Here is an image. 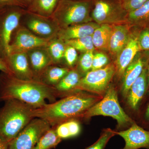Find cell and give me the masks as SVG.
I'll list each match as a JSON object with an SVG mask.
<instances>
[{
  "mask_svg": "<svg viewBox=\"0 0 149 149\" xmlns=\"http://www.w3.org/2000/svg\"><path fill=\"white\" fill-rule=\"evenodd\" d=\"M23 26L38 37L50 40L57 37L60 30L50 17L41 16L26 10L21 19Z\"/></svg>",
  "mask_w": 149,
  "mask_h": 149,
  "instance_id": "obj_10",
  "label": "cell"
},
{
  "mask_svg": "<svg viewBox=\"0 0 149 149\" xmlns=\"http://www.w3.org/2000/svg\"><path fill=\"white\" fill-rule=\"evenodd\" d=\"M66 122L69 128L70 137L72 138L78 136L81 131V127L79 121L76 119H73Z\"/></svg>",
  "mask_w": 149,
  "mask_h": 149,
  "instance_id": "obj_34",
  "label": "cell"
},
{
  "mask_svg": "<svg viewBox=\"0 0 149 149\" xmlns=\"http://www.w3.org/2000/svg\"><path fill=\"white\" fill-rule=\"evenodd\" d=\"M133 28L128 24L113 25L108 51L115 60L130 39Z\"/></svg>",
  "mask_w": 149,
  "mask_h": 149,
  "instance_id": "obj_16",
  "label": "cell"
},
{
  "mask_svg": "<svg viewBox=\"0 0 149 149\" xmlns=\"http://www.w3.org/2000/svg\"><path fill=\"white\" fill-rule=\"evenodd\" d=\"M114 63H111L101 69L91 70L82 77L76 91H85L97 95L105 94L115 74Z\"/></svg>",
  "mask_w": 149,
  "mask_h": 149,
  "instance_id": "obj_7",
  "label": "cell"
},
{
  "mask_svg": "<svg viewBox=\"0 0 149 149\" xmlns=\"http://www.w3.org/2000/svg\"><path fill=\"white\" fill-rule=\"evenodd\" d=\"M69 68L52 65L48 67L39 80L49 86L54 87L70 70Z\"/></svg>",
  "mask_w": 149,
  "mask_h": 149,
  "instance_id": "obj_23",
  "label": "cell"
},
{
  "mask_svg": "<svg viewBox=\"0 0 149 149\" xmlns=\"http://www.w3.org/2000/svg\"><path fill=\"white\" fill-rule=\"evenodd\" d=\"M72 1H93V0H72Z\"/></svg>",
  "mask_w": 149,
  "mask_h": 149,
  "instance_id": "obj_43",
  "label": "cell"
},
{
  "mask_svg": "<svg viewBox=\"0 0 149 149\" xmlns=\"http://www.w3.org/2000/svg\"><path fill=\"white\" fill-rule=\"evenodd\" d=\"M112 29L113 25L104 24L100 25L95 30L92 36L95 49L102 52L108 51Z\"/></svg>",
  "mask_w": 149,
  "mask_h": 149,
  "instance_id": "obj_22",
  "label": "cell"
},
{
  "mask_svg": "<svg viewBox=\"0 0 149 149\" xmlns=\"http://www.w3.org/2000/svg\"><path fill=\"white\" fill-rule=\"evenodd\" d=\"M61 140L57 135L55 127H52L41 137L34 149H51L56 146Z\"/></svg>",
  "mask_w": 149,
  "mask_h": 149,
  "instance_id": "obj_26",
  "label": "cell"
},
{
  "mask_svg": "<svg viewBox=\"0 0 149 149\" xmlns=\"http://www.w3.org/2000/svg\"><path fill=\"white\" fill-rule=\"evenodd\" d=\"M51 128L45 120L35 118L10 142L8 149H34L41 137Z\"/></svg>",
  "mask_w": 149,
  "mask_h": 149,
  "instance_id": "obj_9",
  "label": "cell"
},
{
  "mask_svg": "<svg viewBox=\"0 0 149 149\" xmlns=\"http://www.w3.org/2000/svg\"><path fill=\"white\" fill-rule=\"evenodd\" d=\"M147 72H148V92L149 91V61L148 63V66H147Z\"/></svg>",
  "mask_w": 149,
  "mask_h": 149,
  "instance_id": "obj_41",
  "label": "cell"
},
{
  "mask_svg": "<svg viewBox=\"0 0 149 149\" xmlns=\"http://www.w3.org/2000/svg\"><path fill=\"white\" fill-rule=\"evenodd\" d=\"M0 70L1 72L12 74L8 66L5 58L1 53H0Z\"/></svg>",
  "mask_w": 149,
  "mask_h": 149,
  "instance_id": "obj_37",
  "label": "cell"
},
{
  "mask_svg": "<svg viewBox=\"0 0 149 149\" xmlns=\"http://www.w3.org/2000/svg\"><path fill=\"white\" fill-rule=\"evenodd\" d=\"M149 61V52L141 51L125 70L122 77L121 93L126 98L129 89L140 76Z\"/></svg>",
  "mask_w": 149,
  "mask_h": 149,
  "instance_id": "obj_13",
  "label": "cell"
},
{
  "mask_svg": "<svg viewBox=\"0 0 149 149\" xmlns=\"http://www.w3.org/2000/svg\"><path fill=\"white\" fill-rule=\"evenodd\" d=\"M65 42L67 45L71 46L76 50L83 53L94 52L96 50L93 45L92 35L74 40H67Z\"/></svg>",
  "mask_w": 149,
  "mask_h": 149,
  "instance_id": "obj_27",
  "label": "cell"
},
{
  "mask_svg": "<svg viewBox=\"0 0 149 149\" xmlns=\"http://www.w3.org/2000/svg\"><path fill=\"white\" fill-rule=\"evenodd\" d=\"M109 63V56L102 51H99L94 53L93 65L91 70L101 69Z\"/></svg>",
  "mask_w": 149,
  "mask_h": 149,
  "instance_id": "obj_30",
  "label": "cell"
},
{
  "mask_svg": "<svg viewBox=\"0 0 149 149\" xmlns=\"http://www.w3.org/2000/svg\"><path fill=\"white\" fill-rule=\"evenodd\" d=\"M115 133L125 141V146L122 149H149V131L144 130L135 123L127 130Z\"/></svg>",
  "mask_w": 149,
  "mask_h": 149,
  "instance_id": "obj_15",
  "label": "cell"
},
{
  "mask_svg": "<svg viewBox=\"0 0 149 149\" xmlns=\"http://www.w3.org/2000/svg\"><path fill=\"white\" fill-rule=\"evenodd\" d=\"M5 8L1 10H0V17H1V15L2 14L4 10L5 9Z\"/></svg>",
  "mask_w": 149,
  "mask_h": 149,
  "instance_id": "obj_42",
  "label": "cell"
},
{
  "mask_svg": "<svg viewBox=\"0 0 149 149\" xmlns=\"http://www.w3.org/2000/svg\"><path fill=\"white\" fill-rule=\"evenodd\" d=\"M82 76L76 69L70 70L69 72L54 88L57 95L59 96L74 93Z\"/></svg>",
  "mask_w": 149,
  "mask_h": 149,
  "instance_id": "obj_20",
  "label": "cell"
},
{
  "mask_svg": "<svg viewBox=\"0 0 149 149\" xmlns=\"http://www.w3.org/2000/svg\"><path fill=\"white\" fill-rule=\"evenodd\" d=\"M145 119L149 122V104L147 107L145 113Z\"/></svg>",
  "mask_w": 149,
  "mask_h": 149,
  "instance_id": "obj_40",
  "label": "cell"
},
{
  "mask_svg": "<svg viewBox=\"0 0 149 149\" xmlns=\"http://www.w3.org/2000/svg\"><path fill=\"white\" fill-rule=\"evenodd\" d=\"M138 42L141 51L149 52V28L140 29Z\"/></svg>",
  "mask_w": 149,
  "mask_h": 149,
  "instance_id": "obj_32",
  "label": "cell"
},
{
  "mask_svg": "<svg viewBox=\"0 0 149 149\" xmlns=\"http://www.w3.org/2000/svg\"><path fill=\"white\" fill-rule=\"evenodd\" d=\"M66 47V45L65 41L57 37L49 40L46 47L53 64H58L62 61Z\"/></svg>",
  "mask_w": 149,
  "mask_h": 149,
  "instance_id": "obj_25",
  "label": "cell"
},
{
  "mask_svg": "<svg viewBox=\"0 0 149 149\" xmlns=\"http://www.w3.org/2000/svg\"><path fill=\"white\" fill-rule=\"evenodd\" d=\"M35 109L18 100L6 101L0 109V136L9 143L12 141L35 118Z\"/></svg>",
  "mask_w": 149,
  "mask_h": 149,
  "instance_id": "obj_3",
  "label": "cell"
},
{
  "mask_svg": "<svg viewBox=\"0 0 149 149\" xmlns=\"http://www.w3.org/2000/svg\"><path fill=\"white\" fill-rule=\"evenodd\" d=\"M94 52L83 53L78 61L77 70L79 72L85 74L91 71L93 65Z\"/></svg>",
  "mask_w": 149,
  "mask_h": 149,
  "instance_id": "obj_28",
  "label": "cell"
},
{
  "mask_svg": "<svg viewBox=\"0 0 149 149\" xmlns=\"http://www.w3.org/2000/svg\"><path fill=\"white\" fill-rule=\"evenodd\" d=\"M99 99L100 97L77 91L57 101L35 109L33 116L45 120L52 127H56L68 120L83 117Z\"/></svg>",
  "mask_w": 149,
  "mask_h": 149,
  "instance_id": "obj_2",
  "label": "cell"
},
{
  "mask_svg": "<svg viewBox=\"0 0 149 149\" xmlns=\"http://www.w3.org/2000/svg\"><path fill=\"white\" fill-rule=\"evenodd\" d=\"M149 0H120V2L127 12L137 9Z\"/></svg>",
  "mask_w": 149,
  "mask_h": 149,
  "instance_id": "obj_33",
  "label": "cell"
},
{
  "mask_svg": "<svg viewBox=\"0 0 149 149\" xmlns=\"http://www.w3.org/2000/svg\"><path fill=\"white\" fill-rule=\"evenodd\" d=\"M63 59L68 66L72 67L78 60L77 51L73 47L66 45Z\"/></svg>",
  "mask_w": 149,
  "mask_h": 149,
  "instance_id": "obj_31",
  "label": "cell"
},
{
  "mask_svg": "<svg viewBox=\"0 0 149 149\" xmlns=\"http://www.w3.org/2000/svg\"><path fill=\"white\" fill-rule=\"evenodd\" d=\"M115 135V132L110 128L105 129L98 140L92 146L85 149H104L110 139Z\"/></svg>",
  "mask_w": 149,
  "mask_h": 149,
  "instance_id": "obj_29",
  "label": "cell"
},
{
  "mask_svg": "<svg viewBox=\"0 0 149 149\" xmlns=\"http://www.w3.org/2000/svg\"><path fill=\"white\" fill-rule=\"evenodd\" d=\"M9 143L0 136V149H8Z\"/></svg>",
  "mask_w": 149,
  "mask_h": 149,
  "instance_id": "obj_38",
  "label": "cell"
},
{
  "mask_svg": "<svg viewBox=\"0 0 149 149\" xmlns=\"http://www.w3.org/2000/svg\"><path fill=\"white\" fill-rule=\"evenodd\" d=\"M100 25L93 21L76 24L61 29L57 37L65 41L91 36Z\"/></svg>",
  "mask_w": 149,
  "mask_h": 149,
  "instance_id": "obj_19",
  "label": "cell"
},
{
  "mask_svg": "<svg viewBox=\"0 0 149 149\" xmlns=\"http://www.w3.org/2000/svg\"><path fill=\"white\" fill-rule=\"evenodd\" d=\"M49 40L38 37L20 24L12 36L10 52H27L35 48L46 47Z\"/></svg>",
  "mask_w": 149,
  "mask_h": 149,
  "instance_id": "obj_11",
  "label": "cell"
},
{
  "mask_svg": "<svg viewBox=\"0 0 149 149\" xmlns=\"http://www.w3.org/2000/svg\"><path fill=\"white\" fill-rule=\"evenodd\" d=\"M140 29L133 28L132 33L127 44L117 56L114 64L116 75L118 80L122 79L125 70L133 61L137 54L141 52L138 42Z\"/></svg>",
  "mask_w": 149,
  "mask_h": 149,
  "instance_id": "obj_12",
  "label": "cell"
},
{
  "mask_svg": "<svg viewBox=\"0 0 149 149\" xmlns=\"http://www.w3.org/2000/svg\"><path fill=\"white\" fill-rule=\"evenodd\" d=\"M60 0H33L26 10L29 12L49 17Z\"/></svg>",
  "mask_w": 149,
  "mask_h": 149,
  "instance_id": "obj_24",
  "label": "cell"
},
{
  "mask_svg": "<svg viewBox=\"0 0 149 149\" xmlns=\"http://www.w3.org/2000/svg\"><path fill=\"white\" fill-rule=\"evenodd\" d=\"M13 6L20 7L25 9L17 0H0V10Z\"/></svg>",
  "mask_w": 149,
  "mask_h": 149,
  "instance_id": "obj_36",
  "label": "cell"
},
{
  "mask_svg": "<svg viewBox=\"0 0 149 149\" xmlns=\"http://www.w3.org/2000/svg\"><path fill=\"white\" fill-rule=\"evenodd\" d=\"M27 53L32 72L36 80H39L46 69L53 65L47 48L46 47L35 48Z\"/></svg>",
  "mask_w": 149,
  "mask_h": 149,
  "instance_id": "obj_17",
  "label": "cell"
},
{
  "mask_svg": "<svg viewBox=\"0 0 149 149\" xmlns=\"http://www.w3.org/2000/svg\"><path fill=\"white\" fill-rule=\"evenodd\" d=\"M127 24L132 28H149V1L137 9L128 13Z\"/></svg>",
  "mask_w": 149,
  "mask_h": 149,
  "instance_id": "obj_21",
  "label": "cell"
},
{
  "mask_svg": "<svg viewBox=\"0 0 149 149\" xmlns=\"http://www.w3.org/2000/svg\"><path fill=\"white\" fill-rule=\"evenodd\" d=\"M26 9L18 6L5 9L0 17V53L5 58L10 53L12 36L20 25Z\"/></svg>",
  "mask_w": 149,
  "mask_h": 149,
  "instance_id": "obj_8",
  "label": "cell"
},
{
  "mask_svg": "<svg viewBox=\"0 0 149 149\" xmlns=\"http://www.w3.org/2000/svg\"><path fill=\"white\" fill-rule=\"evenodd\" d=\"M128 13L120 0H94L91 17L100 25L127 24Z\"/></svg>",
  "mask_w": 149,
  "mask_h": 149,
  "instance_id": "obj_6",
  "label": "cell"
},
{
  "mask_svg": "<svg viewBox=\"0 0 149 149\" xmlns=\"http://www.w3.org/2000/svg\"><path fill=\"white\" fill-rule=\"evenodd\" d=\"M148 93H149V91H148Z\"/></svg>",
  "mask_w": 149,
  "mask_h": 149,
  "instance_id": "obj_44",
  "label": "cell"
},
{
  "mask_svg": "<svg viewBox=\"0 0 149 149\" xmlns=\"http://www.w3.org/2000/svg\"><path fill=\"white\" fill-rule=\"evenodd\" d=\"M57 97L54 88L40 80H22L12 74L0 73V101L17 100L35 108L56 101Z\"/></svg>",
  "mask_w": 149,
  "mask_h": 149,
  "instance_id": "obj_1",
  "label": "cell"
},
{
  "mask_svg": "<svg viewBox=\"0 0 149 149\" xmlns=\"http://www.w3.org/2000/svg\"><path fill=\"white\" fill-rule=\"evenodd\" d=\"M93 1L60 0L50 17L60 29L93 21Z\"/></svg>",
  "mask_w": 149,
  "mask_h": 149,
  "instance_id": "obj_4",
  "label": "cell"
},
{
  "mask_svg": "<svg viewBox=\"0 0 149 149\" xmlns=\"http://www.w3.org/2000/svg\"><path fill=\"white\" fill-rule=\"evenodd\" d=\"M20 3L24 6L25 9L29 7V6L31 4L33 0H17Z\"/></svg>",
  "mask_w": 149,
  "mask_h": 149,
  "instance_id": "obj_39",
  "label": "cell"
},
{
  "mask_svg": "<svg viewBox=\"0 0 149 149\" xmlns=\"http://www.w3.org/2000/svg\"><path fill=\"white\" fill-rule=\"evenodd\" d=\"M100 115L114 118L117 121L119 128L132 125L134 123L120 106L117 91L112 85L109 86L103 98L91 107L82 118L88 119L93 116Z\"/></svg>",
  "mask_w": 149,
  "mask_h": 149,
  "instance_id": "obj_5",
  "label": "cell"
},
{
  "mask_svg": "<svg viewBox=\"0 0 149 149\" xmlns=\"http://www.w3.org/2000/svg\"><path fill=\"white\" fill-rule=\"evenodd\" d=\"M5 59L9 69L15 77L22 80L36 79L29 65L27 52H11Z\"/></svg>",
  "mask_w": 149,
  "mask_h": 149,
  "instance_id": "obj_14",
  "label": "cell"
},
{
  "mask_svg": "<svg viewBox=\"0 0 149 149\" xmlns=\"http://www.w3.org/2000/svg\"><path fill=\"white\" fill-rule=\"evenodd\" d=\"M57 135L61 139H68L70 137L69 128L66 122L63 123L55 127Z\"/></svg>",
  "mask_w": 149,
  "mask_h": 149,
  "instance_id": "obj_35",
  "label": "cell"
},
{
  "mask_svg": "<svg viewBox=\"0 0 149 149\" xmlns=\"http://www.w3.org/2000/svg\"><path fill=\"white\" fill-rule=\"evenodd\" d=\"M148 90L147 66L131 86L126 96L127 104L131 109L134 111L139 109L141 101Z\"/></svg>",
  "mask_w": 149,
  "mask_h": 149,
  "instance_id": "obj_18",
  "label": "cell"
}]
</instances>
